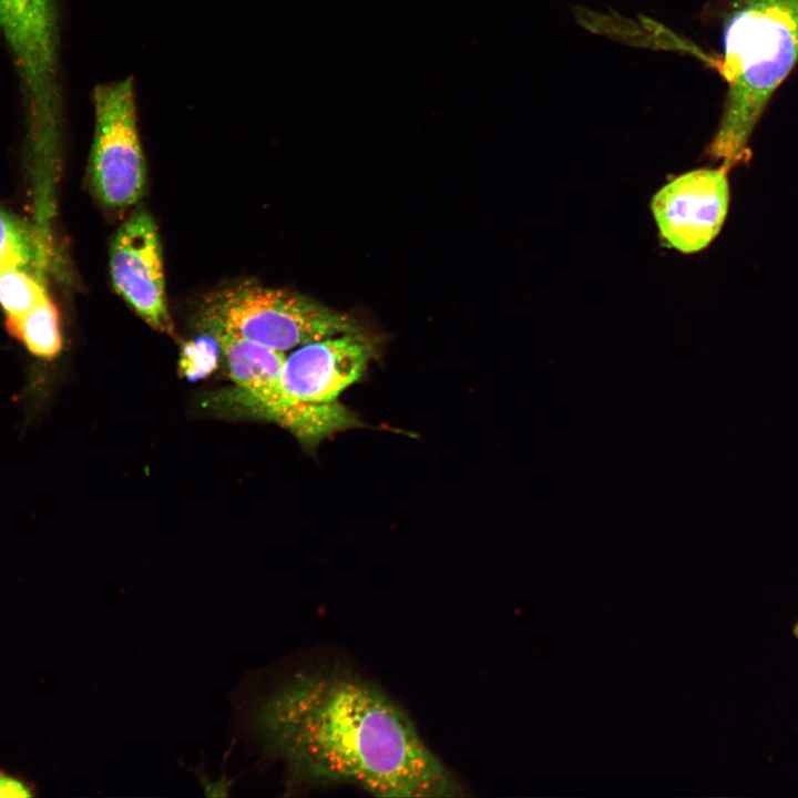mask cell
Masks as SVG:
<instances>
[{"mask_svg": "<svg viewBox=\"0 0 798 798\" xmlns=\"http://www.w3.org/2000/svg\"><path fill=\"white\" fill-rule=\"evenodd\" d=\"M728 168L687 172L664 185L652 198L651 209L662 238L682 253L704 249L725 222Z\"/></svg>", "mask_w": 798, "mask_h": 798, "instance_id": "8992f818", "label": "cell"}, {"mask_svg": "<svg viewBox=\"0 0 798 798\" xmlns=\"http://www.w3.org/2000/svg\"><path fill=\"white\" fill-rule=\"evenodd\" d=\"M797 64L798 0H737L723 27L727 93L710 157L728 170L750 158V136Z\"/></svg>", "mask_w": 798, "mask_h": 798, "instance_id": "7a4b0ae2", "label": "cell"}, {"mask_svg": "<svg viewBox=\"0 0 798 798\" xmlns=\"http://www.w3.org/2000/svg\"><path fill=\"white\" fill-rule=\"evenodd\" d=\"M211 336L223 350L244 407L265 418L278 395L284 351L227 332Z\"/></svg>", "mask_w": 798, "mask_h": 798, "instance_id": "ba28073f", "label": "cell"}, {"mask_svg": "<svg viewBox=\"0 0 798 798\" xmlns=\"http://www.w3.org/2000/svg\"><path fill=\"white\" fill-rule=\"evenodd\" d=\"M372 355V342L360 331L303 345L285 359L278 395L265 418L308 446L357 427L355 415L337 398L361 378Z\"/></svg>", "mask_w": 798, "mask_h": 798, "instance_id": "3957f363", "label": "cell"}, {"mask_svg": "<svg viewBox=\"0 0 798 798\" xmlns=\"http://www.w3.org/2000/svg\"><path fill=\"white\" fill-rule=\"evenodd\" d=\"M48 238L0 208V273L24 269L42 276L50 260Z\"/></svg>", "mask_w": 798, "mask_h": 798, "instance_id": "9c48e42d", "label": "cell"}, {"mask_svg": "<svg viewBox=\"0 0 798 798\" xmlns=\"http://www.w3.org/2000/svg\"><path fill=\"white\" fill-rule=\"evenodd\" d=\"M38 796L35 784L22 774L0 767V798H31Z\"/></svg>", "mask_w": 798, "mask_h": 798, "instance_id": "4fadbf2b", "label": "cell"}, {"mask_svg": "<svg viewBox=\"0 0 798 798\" xmlns=\"http://www.w3.org/2000/svg\"><path fill=\"white\" fill-rule=\"evenodd\" d=\"M110 273L117 294L149 326L174 335L157 228L146 211H136L117 229L110 249Z\"/></svg>", "mask_w": 798, "mask_h": 798, "instance_id": "52a82bcc", "label": "cell"}, {"mask_svg": "<svg viewBox=\"0 0 798 798\" xmlns=\"http://www.w3.org/2000/svg\"><path fill=\"white\" fill-rule=\"evenodd\" d=\"M244 725L290 786L349 785L376 797L442 798L463 788L383 690L344 668L294 672L252 696Z\"/></svg>", "mask_w": 798, "mask_h": 798, "instance_id": "6da1fadb", "label": "cell"}, {"mask_svg": "<svg viewBox=\"0 0 798 798\" xmlns=\"http://www.w3.org/2000/svg\"><path fill=\"white\" fill-rule=\"evenodd\" d=\"M92 101L95 123L90 182L103 205L126 208L142 197L146 182L132 78L96 85Z\"/></svg>", "mask_w": 798, "mask_h": 798, "instance_id": "5b68a950", "label": "cell"}, {"mask_svg": "<svg viewBox=\"0 0 798 798\" xmlns=\"http://www.w3.org/2000/svg\"><path fill=\"white\" fill-rule=\"evenodd\" d=\"M215 364V351L205 340L187 345L181 361L184 372L193 378L205 376Z\"/></svg>", "mask_w": 798, "mask_h": 798, "instance_id": "7c38bea8", "label": "cell"}, {"mask_svg": "<svg viewBox=\"0 0 798 798\" xmlns=\"http://www.w3.org/2000/svg\"><path fill=\"white\" fill-rule=\"evenodd\" d=\"M6 328L30 355L41 361L50 362L62 351L60 316L51 298L19 317L7 318Z\"/></svg>", "mask_w": 798, "mask_h": 798, "instance_id": "30bf717a", "label": "cell"}, {"mask_svg": "<svg viewBox=\"0 0 798 798\" xmlns=\"http://www.w3.org/2000/svg\"><path fill=\"white\" fill-rule=\"evenodd\" d=\"M200 326L285 351L296 346L358 332L356 321L296 293L242 284L211 295Z\"/></svg>", "mask_w": 798, "mask_h": 798, "instance_id": "277c9868", "label": "cell"}, {"mask_svg": "<svg viewBox=\"0 0 798 798\" xmlns=\"http://www.w3.org/2000/svg\"><path fill=\"white\" fill-rule=\"evenodd\" d=\"M795 634L798 636V622H797V625H796V627H795Z\"/></svg>", "mask_w": 798, "mask_h": 798, "instance_id": "5bb4252c", "label": "cell"}, {"mask_svg": "<svg viewBox=\"0 0 798 798\" xmlns=\"http://www.w3.org/2000/svg\"><path fill=\"white\" fill-rule=\"evenodd\" d=\"M48 298L42 276L24 269L0 273V307L6 319L21 316Z\"/></svg>", "mask_w": 798, "mask_h": 798, "instance_id": "8fae6325", "label": "cell"}]
</instances>
